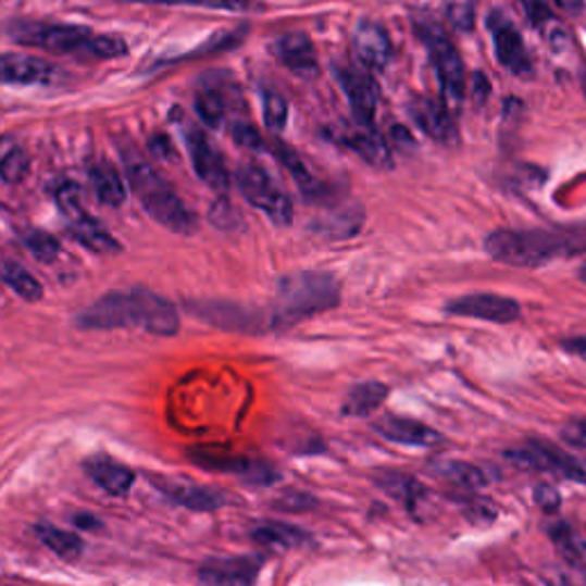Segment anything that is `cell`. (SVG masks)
Masks as SVG:
<instances>
[{
	"mask_svg": "<svg viewBox=\"0 0 586 586\" xmlns=\"http://www.w3.org/2000/svg\"><path fill=\"white\" fill-rule=\"evenodd\" d=\"M486 252L499 264L540 269L557 259L586 254V227L497 229L486 238Z\"/></svg>",
	"mask_w": 586,
	"mask_h": 586,
	"instance_id": "6da1fadb",
	"label": "cell"
},
{
	"mask_svg": "<svg viewBox=\"0 0 586 586\" xmlns=\"http://www.w3.org/2000/svg\"><path fill=\"white\" fill-rule=\"evenodd\" d=\"M341 300V287L333 273L300 271L279 279L271 325L277 331L310 316L335 310Z\"/></svg>",
	"mask_w": 586,
	"mask_h": 586,
	"instance_id": "7a4b0ae2",
	"label": "cell"
},
{
	"mask_svg": "<svg viewBox=\"0 0 586 586\" xmlns=\"http://www.w3.org/2000/svg\"><path fill=\"white\" fill-rule=\"evenodd\" d=\"M128 184L134 186L145 211L159 225L175 234H192L198 227L195 213L184 204L179 195L172 190L159 172L151 167L142 157H124Z\"/></svg>",
	"mask_w": 586,
	"mask_h": 586,
	"instance_id": "3957f363",
	"label": "cell"
},
{
	"mask_svg": "<svg viewBox=\"0 0 586 586\" xmlns=\"http://www.w3.org/2000/svg\"><path fill=\"white\" fill-rule=\"evenodd\" d=\"M415 28L420 39L426 45L433 67H436L438 80L442 85V95L451 105H461L465 95V70L463 60L456 51L449 35L431 18H417Z\"/></svg>",
	"mask_w": 586,
	"mask_h": 586,
	"instance_id": "277c9868",
	"label": "cell"
},
{
	"mask_svg": "<svg viewBox=\"0 0 586 586\" xmlns=\"http://www.w3.org/2000/svg\"><path fill=\"white\" fill-rule=\"evenodd\" d=\"M10 37L24 47L45 49L53 53H88L95 35L88 28L78 26L28 24V21H18V24L10 26Z\"/></svg>",
	"mask_w": 586,
	"mask_h": 586,
	"instance_id": "5b68a950",
	"label": "cell"
},
{
	"mask_svg": "<svg viewBox=\"0 0 586 586\" xmlns=\"http://www.w3.org/2000/svg\"><path fill=\"white\" fill-rule=\"evenodd\" d=\"M236 184L246 195V200L252 207L269 213V219L275 225H289L294 221L291 200L273 184V179L259 165L254 163L238 165Z\"/></svg>",
	"mask_w": 586,
	"mask_h": 586,
	"instance_id": "8992f818",
	"label": "cell"
},
{
	"mask_svg": "<svg viewBox=\"0 0 586 586\" xmlns=\"http://www.w3.org/2000/svg\"><path fill=\"white\" fill-rule=\"evenodd\" d=\"M188 459L207 472L236 474V476H241L244 482H250L257 486H269L277 482V472L273 465L257 461V459H248V456L232 453L225 447H195L188 451Z\"/></svg>",
	"mask_w": 586,
	"mask_h": 586,
	"instance_id": "52a82bcc",
	"label": "cell"
},
{
	"mask_svg": "<svg viewBox=\"0 0 586 586\" xmlns=\"http://www.w3.org/2000/svg\"><path fill=\"white\" fill-rule=\"evenodd\" d=\"M507 456L523 470L550 472L554 476H561V479L586 484V461L543 440H529L520 449L509 451Z\"/></svg>",
	"mask_w": 586,
	"mask_h": 586,
	"instance_id": "ba28073f",
	"label": "cell"
},
{
	"mask_svg": "<svg viewBox=\"0 0 586 586\" xmlns=\"http://www.w3.org/2000/svg\"><path fill=\"white\" fill-rule=\"evenodd\" d=\"M76 325L83 331L138 328L136 291H111L97 298L90 308L76 316Z\"/></svg>",
	"mask_w": 586,
	"mask_h": 586,
	"instance_id": "9c48e42d",
	"label": "cell"
},
{
	"mask_svg": "<svg viewBox=\"0 0 586 586\" xmlns=\"http://www.w3.org/2000/svg\"><path fill=\"white\" fill-rule=\"evenodd\" d=\"M447 314L465 316V319H479L488 323H515L523 316V308L515 298L499 296V294H467L461 298H453L445 306Z\"/></svg>",
	"mask_w": 586,
	"mask_h": 586,
	"instance_id": "30bf717a",
	"label": "cell"
},
{
	"mask_svg": "<svg viewBox=\"0 0 586 586\" xmlns=\"http://www.w3.org/2000/svg\"><path fill=\"white\" fill-rule=\"evenodd\" d=\"M190 312L198 314L202 321L219 325L223 331H234V333H262L266 328L264 316L257 310L236 306V302H225V300H207V302H195L188 306Z\"/></svg>",
	"mask_w": 586,
	"mask_h": 586,
	"instance_id": "8fae6325",
	"label": "cell"
},
{
	"mask_svg": "<svg viewBox=\"0 0 586 586\" xmlns=\"http://www.w3.org/2000/svg\"><path fill=\"white\" fill-rule=\"evenodd\" d=\"M262 557H232L209 559L198 571L200 586H254Z\"/></svg>",
	"mask_w": 586,
	"mask_h": 586,
	"instance_id": "7c38bea8",
	"label": "cell"
},
{
	"mask_svg": "<svg viewBox=\"0 0 586 586\" xmlns=\"http://www.w3.org/2000/svg\"><path fill=\"white\" fill-rule=\"evenodd\" d=\"M408 113L433 142L445 147L459 145V128H456L453 117L442 103L428 97H415L408 103Z\"/></svg>",
	"mask_w": 586,
	"mask_h": 586,
	"instance_id": "4fadbf2b",
	"label": "cell"
},
{
	"mask_svg": "<svg viewBox=\"0 0 586 586\" xmlns=\"http://www.w3.org/2000/svg\"><path fill=\"white\" fill-rule=\"evenodd\" d=\"M488 26L493 30V45L497 60L515 76H525L532 72V60L527 55L525 41L520 33L509 24L502 14H490Z\"/></svg>",
	"mask_w": 586,
	"mask_h": 586,
	"instance_id": "5bb4252c",
	"label": "cell"
},
{
	"mask_svg": "<svg viewBox=\"0 0 586 586\" xmlns=\"http://www.w3.org/2000/svg\"><path fill=\"white\" fill-rule=\"evenodd\" d=\"M186 142H188L192 167H195V172H198V177L207 186H211L213 190L227 192L229 190V175L225 170V163H223L219 151L209 145L207 136L200 132V128L188 126L186 128Z\"/></svg>",
	"mask_w": 586,
	"mask_h": 586,
	"instance_id": "9a60e30c",
	"label": "cell"
},
{
	"mask_svg": "<svg viewBox=\"0 0 586 586\" xmlns=\"http://www.w3.org/2000/svg\"><path fill=\"white\" fill-rule=\"evenodd\" d=\"M138 298V328L157 337H172L179 333V314L172 302L149 289H136Z\"/></svg>",
	"mask_w": 586,
	"mask_h": 586,
	"instance_id": "2e32d148",
	"label": "cell"
},
{
	"mask_svg": "<svg viewBox=\"0 0 586 586\" xmlns=\"http://www.w3.org/2000/svg\"><path fill=\"white\" fill-rule=\"evenodd\" d=\"M62 70L49 60L33 55H0V83L51 85L62 78Z\"/></svg>",
	"mask_w": 586,
	"mask_h": 586,
	"instance_id": "e0dca14e",
	"label": "cell"
},
{
	"mask_svg": "<svg viewBox=\"0 0 586 586\" xmlns=\"http://www.w3.org/2000/svg\"><path fill=\"white\" fill-rule=\"evenodd\" d=\"M154 484L167 499L190 511H215L225 507V497L221 493L179 479V476H157Z\"/></svg>",
	"mask_w": 586,
	"mask_h": 586,
	"instance_id": "ac0fdd59",
	"label": "cell"
},
{
	"mask_svg": "<svg viewBox=\"0 0 586 586\" xmlns=\"http://www.w3.org/2000/svg\"><path fill=\"white\" fill-rule=\"evenodd\" d=\"M353 49L366 70H385L392 60V41L387 30L374 21H362L356 28Z\"/></svg>",
	"mask_w": 586,
	"mask_h": 586,
	"instance_id": "d6986e66",
	"label": "cell"
},
{
	"mask_svg": "<svg viewBox=\"0 0 586 586\" xmlns=\"http://www.w3.org/2000/svg\"><path fill=\"white\" fill-rule=\"evenodd\" d=\"M374 431L378 436H383L389 442L406 445V447H433L442 442V436L417 420L408 417H397V415H385L374 424Z\"/></svg>",
	"mask_w": 586,
	"mask_h": 586,
	"instance_id": "ffe728a7",
	"label": "cell"
},
{
	"mask_svg": "<svg viewBox=\"0 0 586 586\" xmlns=\"http://www.w3.org/2000/svg\"><path fill=\"white\" fill-rule=\"evenodd\" d=\"M337 78L341 83L346 97H349L351 101L358 124L372 126L374 115H376V103H378V88L374 78L356 70H341Z\"/></svg>",
	"mask_w": 586,
	"mask_h": 586,
	"instance_id": "44dd1931",
	"label": "cell"
},
{
	"mask_svg": "<svg viewBox=\"0 0 586 586\" xmlns=\"http://www.w3.org/2000/svg\"><path fill=\"white\" fill-rule=\"evenodd\" d=\"M83 467L101 490H105L108 495H115V497L126 495L136 482V474L132 467H126L124 463L111 459V456H103V453L90 456Z\"/></svg>",
	"mask_w": 586,
	"mask_h": 586,
	"instance_id": "7402d4cb",
	"label": "cell"
},
{
	"mask_svg": "<svg viewBox=\"0 0 586 586\" xmlns=\"http://www.w3.org/2000/svg\"><path fill=\"white\" fill-rule=\"evenodd\" d=\"M275 58L298 76H312L316 72V53L308 35L287 33L279 35L273 45Z\"/></svg>",
	"mask_w": 586,
	"mask_h": 586,
	"instance_id": "603a6c76",
	"label": "cell"
},
{
	"mask_svg": "<svg viewBox=\"0 0 586 586\" xmlns=\"http://www.w3.org/2000/svg\"><path fill=\"white\" fill-rule=\"evenodd\" d=\"M344 142L349 145L356 154L374 167H392V154H389L387 142L374 132L372 126L356 128V132L346 134Z\"/></svg>",
	"mask_w": 586,
	"mask_h": 586,
	"instance_id": "cb8c5ba5",
	"label": "cell"
},
{
	"mask_svg": "<svg viewBox=\"0 0 586 586\" xmlns=\"http://www.w3.org/2000/svg\"><path fill=\"white\" fill-rule=\"evenodd\" d=\"M389 395V387L383 383H362L356 385L349 395H346L344 403H341V415L344 417H366L376 412Z\"/></svg>",
	"mask_w": 586,
	"mask_h": 586,
	"instance_id": "d4e9b609",
	"label": "cell"
},
{
	"mask_svg": "<svg viewBox=\"0 0 586 586\" xmlns=\"http://www.w3.org/2000/svg\"><path fill=\"white\" fill-rule=\"evenodd\" d=\"M70 229L78 244H83L88 250L97 254H117L122 246L115 241L113 234H108L95 219H90L88 213L78 215V219L70 221Z\"/></svg>",
	"mask_w": 586,
	"mask_h": 586,
	"instance_id": "484cf974",
	"label": "cell"
},
{
	"mask_svg": "<svg viewBox=\"0 0 586 586\" xmlns=\"http://www.w3.org/2000/svg\"><path fill=\"white\" fill-rule=\"evenodd\" d=\"M252 538L259 546H266L273 550H294L306 546L310 540V534L287 523H264L262 527H257L252 532Z\"/></svg>",
	"mask_w": 586,
	"mask_h": 586,
	"instance_id": "4316f807",
	"label": "cell"
},
{
	"mask_svg": "<svg viewBox=\"0 0 586 586\" xmlns=\"http://www.w3.org/2000/svg\"><path fill=\"white\" fill-rule=\"evenodd\" d=\"M436 472L451 486H459L465 490H482L490 484V474L484 467L465 461H440L436 465Z\"/></svg>",
	"mask_w": 586,
	"mask_h": 586,
	"instance_id": "83f0119b",
	"label": "cell"
},
{
	"mask_svg": "<svg viewBox=\"0 0 586 586\" xmlns=\"http://www.w3.org/2000/svg\"><path fill=\"white\" fill-rule=\"evenodd\" d=\"M90 182L95 188V195L101 204L105 207H122L126 202V186L120 177V172L111 165H95L90 170Z\"/></svg>",
	"mask_w": 586,
	"mask_h": 586,
	"instance_id": "f1b7e54d",
	"label": "cell"
},
{
	"mask_svg": "<svg viewBox=\"0 0 586 586\" xmlns=\"http://www.w3.org/2000/svg\"><path fill=\"white\" fill-rule=\"evenodd\" d=\"M362 221H364L362 209H358V207L339 209L331 215H325L323 221H319L314 225V232L325 236V238H333V241H339V238L356 236L362 227Z\"/></svg>",
	"mask_w": 586,
	"mask_h": 586,
	"instance_id": "f546056e",
	"label": "cell"
},
{
	"mask_svg": "<svg viewBox=\"0 0 586 586\" xmlns=\"http://www.w3.org/2000/svg\"><path fill=\"white\" fill-rule=\"evenodd\" d=\"M550 538L554 540L557 552L569 561L573 571H586V540L579 534L569 525L557 523L550 527Z\"/></svg>",
	"mask_w": 586,
	"mask_h": 586,
	"instance_id": "4dcf8cb0",
	"label": "cell"
},
{
	"mask_svg": "<svg viewBox=\"0 0 586 586\" xmlns=\"http://www.w3.org/2000/svg\"><path fill=\"white\" fill-rule=\"evenodd\" d=\"M35 534L53 554L67 559V561L78 559L83 554V550H85L83 540L76 534L67 532V529H60V527H53V525H37Z\"/></svg>",
	"mask_w": 586,
	"mask_h": 586,
	"instance_id": "1f68e13d",
	"label": "cell"
},
{
	"mask_svg": "<svg viewBox=\"0 0 586 586\" xmlns=\"http://www.w3.org/2000/svg\"><path fill=\"white\" fill-rule=\"evenodd\" d=\"M0 277H3L5 285L18 296L28 302H37L41 296H45V289H41L39 279L26 271L24 266H18L14 262H5L0 266Z\"/></svg>",
	"mask_w": 586,
	"mask_h": 586,
	"instance_id": "d6a6232c",
	"label": "cell"
},
{
	"mask_svg": "<svg viewBox=\"0 0 586 586\" xmlns=\"http://www.w3.org/2000/svg\"><path fill=\"white\" fill-rule=\"evenodd\" d=\"M275 157L279 159V163L285 165L289 172H291V177L298 182L300 190L308 195V198H321V184L314 182V177L310 175V170L308 165L302 163V159L296 154V151L285 145V142H275Z\"/></svg>",
	"mask_w": 586,
	"mask_h": 586,
	"instance_id": "836d02e7",
	"label": "cell"
},
{
	"mask_svg": "<svg viewBox=\"0 0 586 586\" xmlns=\"http://www.w3.org/2000/svg\"><path fill=\"white\" fill-rule=\"evenodd\" d=\"M523 10L529 24L546 35L552 47H559V41H566V30L561 28L546 3H540V0H523Z\"/></svg>",
	"mask_w": 586,
	"mask_h": 586,
	"instance_id": "e575fe53",
	"label": "cell"
},
{
	"mask_svg": "<svg viewBox=\"0 0 586 586\" xmlns=\"http://www.w3.org/2000/svg\"><path fill=\"white\" fill-rule=\"evenodd\" d=\"M378 484H381V488L387 490L389 495H395V497L403 499V502H406L410 509H415L420 499L424 497L422 486H420L415 479H412V476H408V474L385 472V474H381Z\"/></svg>",
	"mask_w": 586,
	"mask_h": 586,
	"instance_id": "d590c367",
	"label": "cell"
},
{
	"mask_svg": "<svg viewBox=\"0 0 586 586\" xmlns=\"http://www.w3.org/2000/svg\"><path fill=\"white\" fill-rule=\"evenodd\" d=\"M445 16L459 33H470L476 21V0H445Z\"/></svg>",
	"mask_w": 586,
	"mask_h": 586,
	"instance_id": "8d00e7d4",
	"label": "cell"
},
{
	"mask_svg": "<svg viewBox=\"0 0 586 586\" xmlns=\"http://www.w3.org/2000/svg\"><path fill=\"white\" fill-rule=\"evenodd\" d=\"M195 108H198V115L209 128H219L225 120V101L219 92H213V90L200 92L198 99H195Z\"/></svg>",
	"mask_w": 586,
	"mask_h": 586,
	"instance_id": "74e56055",
	"label": "cell"
},
{
	"mask_svg": "<svg viewBox=\"0 0 586 586\" xmlns=\"http://www.w3.org/2000/svg\"><path fill=\"white\" fill-rule=\"evenodd\" d=\"M30 170V161L26 157V151L12 149L8 154L0 159V179L5 184H21L26 179Z\"/></svg>",
	"mask_w": 586,
	"mask_h": 586,
	"instance_id": "f35d334b",
	"label": "cell"
},
{
	"mask_svg": "<svg viewBox=\"0 0 586 586\" xmlns=\"http://www.w3.org/2000/svg\"><path fill=\"white\" fill-rule=\"evenodd\" d=\"M26 248L30 250V254L35 259H39V262H45V264H51L53 259L60 254V244H58V238L47 234V232H30L26 236Z\"/></svg>",
	"mask_w": 586,
	"mask_h": 586,
	"instance_id": "ab89813d",
	"label": "cell"
},
{
	"mask_svg": "<svg viewBox=\"0 0 586 586\" xmlns=\"http://www.w3.org/2000/svg\"><path fill=\"white\" fill-rule=\"evenodd\" d=\"M289 117V105L287 99L277 95V92H266L264 95V122L273 132H279V128H285Z\"/></svg>",
	"mask_w": 586,
	"mask_h": 586,
	"instance_id": "60d3db41",
	"label": "cell"
},
{
	"mask_svg": "<svg viewBox=\"0 0 586 586\" xmlns=\"http://www.w3.org/2000/svg\"><path fill=\"white\" fill-rule=\"evenodd\" d=\"M55 200H58L62 213L67 215L70 221H74V219H78V215L85 213V211H83V202H80V200H83V192H80L78 184H74V182L62 184V186L58 188V192H55Z\"/></svg>",
	"mask_w": 586,
	"mask_h": 586,
	"instance_id": "b9f144b4",
	"label": "cell"
},
{
	"mask_svg": "<svg viewBox=\"0 0 586 586\" xmlns=\"http://www.w3.org/2000/svg\"><path fill=\"white\" fill-rule=\"evenodd\" d=\"M88 53L95 55V58H120L126 53V45L120 39V37H105V35H95L90 47H88Z\"/></svg>",
	"mask_w": 586,
	"mask_h": 586,
	"instance_id": "7bdbcfd3",
	"label": "cell"
},
{
	"mask_svg": "<svg viewBox=\"0 0 586 586\" xmlns=\"http://www.w3.org/2000/svg\"><path fill=\"white\" fill-rule=\"evenodd\" d=\"M177 5H195V8L227 10V12H248L254 8V0H177Z\"/></svg>",
	"mask_w": 586,
	"mask_h": 586,
	"instance_id": "ee69618b",
	"label": "cell"
},
{
	"mask_svg": "<svg viewBox=\"0 0 586 586\" xmlns=\"http://www.w3.org/2000/svg\"><path fill=\"white\" fill-rule=\"evenodd\" d=\"M209 219L215 227H221V229H234V225L238 223V213L236 209L225 202V200H219L215 202L211 209H209Z\"/></svg>",
	"mask_w": 586,
	"mask_h": 586,
	"instance_id": "f6af8a7d",
	"label": "cell"
},
{
	"mask_svg": "<svg viewBox=\"0 0 586 586\" xmlns=\"http://www.w3.org/2000/svg\"><path fill=\"white\" fill-rule=\"evenodd\" d=\"M277 509L289 511V513H300V511H312L316 507V499L306 495V493H289L285 497L277 499Z\"/></svg>",
	"mask_w": 586,
	"mask_h": 586,
	"instance_id": "bcb514c9",
	"label": "cell"
},
{
	"mask_svg": "<svg viewBox=\"0 0 586 586\" xmlns=\"http://www.w3.org/2000/svg\"><path fill=\"white\" fill-rule=\"evenodd\" d=\"M561 438L577 449H586V417H577L563 424Z\"/></svg>",
	"mask_w": 586,
	"mask_h": 586,
	"instance_id": "7dc6e473",
	"label": "cell"
},
{
	"mask_svg": "<svg viewBox=\"0 0 586 586\" xmlns=\"http://www.w3.org/2000/svg\"><path fill=\"white\" fill-rule=\"evenodd\" d=\"M232 136H234V140L238 145L246 147V149H262L264 147L262 136H259L257 128L250 126V124H234Z\"/></svg>",
	"mask_w": 586,
	"mask_h": 586,
	"instance_id": "c3c4849f",
	"label": "cell"
},
{
	"mask_svg": "<svg viewBox=\"0 0 586 586\" xmlns=\"http://www.w3.org/2000/svg\"><path fill=\"white\" fill-rule=\"evenodd\" d=\"M534 499H536V504H538L543 511H548V513L559 511V507H561V495H559V490H557L554 486H548V484L536 486Z\"/></svg>",
	"mask_w": 586,
	"mask_h": 586,
	"instance_id": "681fc988",
	"label": "cell"
},
{
	"mask_svg": "<svg viewBox=\"0 0 586 586\" xmlns=\"http://www.w3.org/2000/svg\"><path fill=\"white\" fill-rule=\"evenodd\" d=\"M546 586H586V577L575 575L573 571H550Z\"/></svg>",
	"mask_w": 586,
	"mask_h": 586,
	"instance_id": "f907efd6",
	"label": "cell"
},
{
	"mask_svg": "<svg viewBox=\"0 0 586 586\" xmlns=\"http://www.w3.org/2000/svg\"><path fill=\"white\" fill-rule=\"evenodd\" d=\"M561 349L586 362V337H571L561 341Z\"/></svg>",
	"mask_w": 586,
	"mask_h": 586,
	"instance_id": "816d5d0a",
	"label": "cell"
},
{
	"mask_svg": "<svg viewBox=\"0 0 586 586\" xmlns=\"http://www.w3.org/2000/svg\"><path fill=\"white\" fill-rule=\"evenodd\" d=\"M554 5L571 16H577L584 10V0H554Z\"/></svg>",
	"mask_w": 586,
	"mask_h": 586,
	"instance_id": "f5cc1de1",
	"label": "cell"
},
{
	"mask_svg": "<svg viewBox=\"0 0 586 586\" xmlns=\"http://www.w3.org/2000/svg\"><path fill=\"white\" fill-rule=\"evenodd\" d=\"M76 525L83 529H99L101 520H97L92 515H76Z\"/></svg>",
	"mask_w": 586,
	"mask_h": 586,
	"instance_id": "db71d44e",
	"label": "cell"
},
{
	"mask_svg": "<svg viewBox=\"0 0 586 586\" xmlns=\"http://www.w3.org/2000/svg\"><path fill=\"white\" fill-rule=\"evenodd\" d=\"M128 3H165V5H177V0H128Z\"/></svg>",
	"mask_w": 586,
	"mask_h": 586,
	"instance_id": "11a10c76",
	"label": "cell"
},
{
	"mask_svg": "<svg viewBox=\"0 0 586 586\" xmlns=\"http://www.w3.org/2000/svg\"><path fill=\"white\" fill-rule=\"evenodd\" d=\"M579 279H582L584 285H586V266H582V269H579Z\"/></svg>",
	"mask_w": 586,
	"mask_h": 586,
	"instance_id": "9f6ffc18",
	"label": "cell"
},
{
	"mask_svg": "<svg viewBox=\"0 0 586 586\" xmlns=\"http://www.w3.org/2000/svg\"><path fill=\"white\" fill-rule=\"evenodd\" d=\"M582 83H584V95H586V72H584V80Z\"/></svg>",
	"mask_w": 586,
	"mask_h": 586,
	"instance_id": "6f0895ef",
	"label": "cell"
}]
</instances>
